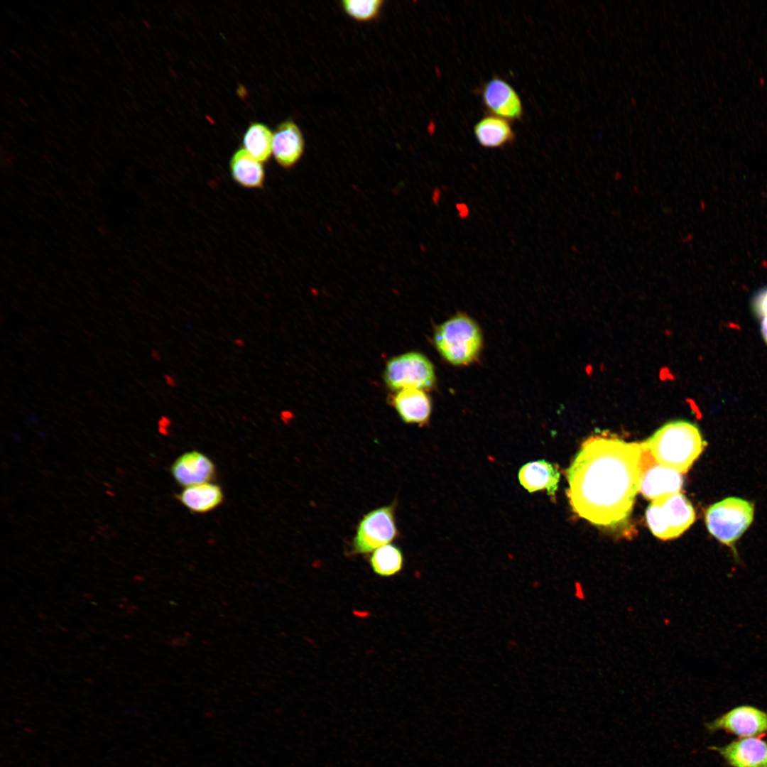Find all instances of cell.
<instances>
[{
	"mask_svg": "<svg viewBox=\"0 0 767 767\" xmlns=\"http://www.w3.org/2000/svg\"><path fill=\"white\" fill-rule=\"evenodd\" d=\"M641 474V443L592 436L583 442L566 471L570 504L593 524L619 526L631 513Z\"/></svg>",
	"mask_w": 767,
	"mask_h": 767,
	"instance_id": "6da1fadb",
	"label": "cell"
},
{
	"mask_svg": "<svg viewBox=\"0 0 767 767\" xmlns=\"http://www.w3.org/2000/svg\"><path fill=\"white\" fill-rule=\"evenodd\" d=\"M642 442L658 464L680 474L689 470L706 445L698 428L684 420L665 424Z\"/></svg>",
	"mask_w": 767,
	"mask_h": 767,
	"instance_id": "7a4b0ae2",
	"label": "cell"
},
{
	"mask_svg": "<svg viewBox=\"0 0 767 767\" xmlns=\"http://www.w3.org/2000/svg\"><path fill=\"white\" fill-rule=\"evenodd\" d=\"M433 340L441 357L459 366L476 361L483 345L480 327L465 314L454 315L440 325L434 332Z\"/></svg>",
	"mask_w": 767,
	"mask_h": 767,
	"instance_id": "3957f363",
	"label": "cell"
},
{
	"mask_svg": "<svg viewBox=\"0 0 767 767\" xmlns=\"http://www.w3.org/2000/svg\"><path fill=\"white\" fill-rule=\"evenodd\" d=\"M646 518L655 536L668 540L687 530L695 521V513L690 501L678 493L652 501L646 509Z\"/></svg>",
	"mask_w": 767,
	"mask_h": 767,
	"instance_id": "277c9868",
	"label": "cell"
},
{
	"mask_svg": "<svg viewBox=\"0 0 767 767\" xmlns=\"http://www.w3.org/2000/svg\"><path fill=\"white\" fill-rule=\"evenodd\" d=\"M754 513L750 502L729 497L708 508L705 523L710 534L722 544L732 546L751 525Z\"/></svg>",
	"mask_w": 767,
	"mask_h": 767,
	"instance_id": "5b68a950",
	"label": "cell"
},
{
	"mask_svg": "<svg viewBox=\"0 0 767 767\" xmlns=\"http://www.w3.org/2000/svg\"><path fill=\"white\" fill-rule=\"evenodd\" d=\"M387 386L393 390L431 388L435 383V369L423 354L411 352L391 359L384 374Z\"/></svg>",
	"mask_w": 767,
	"mask_h": 767,
	"instance_id": "8992f818",
	"label": "cell"
},
{
	"mask_svg": "<svg viewBox=\"0 0 767 767\" xmlns=\"http://www.w3.org/2000/svg\"><path fill=\"white\" fill-rule=\"evenodd\" d=\"M396 503L374 509L359 521L352 543V555L367 554L390 543L398 535Z\"/></svg>",
	"mask_w": 767,
	"mask_h": 767,
	"instance_id": "52a82bcc",
	"label": "cell"
},
{
	"mask_svg": "<svg viewBox=\"0 0 767 767\" xmlns=\"http://www.w3.org/2000/svg\"><path fill=\"white\" fill-rule=\"evenodd\" d=\"M641 445V474L639 491L652 501L680 493L683 485L682 474L658 464L648 448Z\"/></svg>",
	"mask_w": 767,
	"mask_h": 767,
	"instance_id": "ba28073f",
	"label": "cell"
},
{
	"mask_svg": "<svg viewBox=\"0 0 767 767\" xmlns=\"http://www.w3.org/2000/svg\"><path fill=\"white\" fill-rule=\"evenodd\" d=\"M711 733L724 730L740 738L767 734V712L751 705L736 707L714 720L705 724Z\"/></svg>",
	"mask_w": 767,
	"mask_h": 767,
	"instance_id": "9c48e42d",
	"label": "cell"
},
{
	"mask_svg": "<svg viewBox=\"0 0 767 767\" xmlns=\"http://www.w3.org/2000/svg\"><path fill=\"white\" fill-rule=\"evenodd\" d=\"M483 103L488 111L506 120L520 119L523 105L516 90L502 79L488 81L482 90Z\"/></svg>",
	"mask_w": 767,
	"mask_h": 767,
	"instance_id": "30bf717a",
	"label": "cell"
},
{
	"mask_svg": "<svg viewBox=\"0 0 767 767\" xmlns=\"http://www.w3.org/2000/svg\"><path fill=\"white\" fill-rule=\"evenodd\" d=\"M215 471L214 462L206 455L197 450L182 454L170 467L173 477L183 487L211 482Z\"/></svg>",
	"mask_w": 767,
	"mask_h": 767,
	"instance_id": "8fae6325",
	"label": "cell"
},
{
	"mask_svg": "<svg viewBox=\"0 0 767 767\" xmlns=\"http://www.w3.org/2000/svg\"><path fill=\"white\" fill-rule=\"evenodd\" d=\"M709 749L717 751L732 767H767V742L759 738H741Z\"/></svg>",
	"mask_w": 767,
	"mask_h": 767,
	"instance_id": "7c38bea8",
	"label": "cell"
},
{
	"mask_svg": "<svg viewBox=\"0 0 767 767\" xmlns=\"http://www.w3.org/2000/svg\"><path fill=\"white\" fill-rule=\"evenodd\" d=\"M305 147L299 127L292 121H285L273 134L272 154L279 165L290 168L300 159Z\"/></svg>",
	"mask_w": 767,
	"mask_h": 767,
	"instance_id": "4fadbf2b",
	"label": "cell"
},
{
	"mask_svg": "<svg viewBox=\"0 0 767 767\" xmlns=\"http://www.w3.org/2000/svg\"><path fill=\"white\" fill-rule=\"evenodd\" d=\"M393 405L399 416L406 423L425 425L429 420L432 405L424 390L406 388L393 397Z\"/></svg>",
	"mask_w": 767,
	"mask_h": 767,
	"instance_id": "5bb4252c",
	"label": "cell"
},
{
	"mask_svg": "<svg viewBox=\"0 0 767 767\" xmlns=\"http://www.w3.org/2000/svg\"><path fill=\"white\" fill-rule=\"evenodd\" d=\"M520 484L529 492L545 490L555 497L560 480V472L550 462L540 459L528 462L518 472Z\"/></svg>",
	"mask_w": 767,
	"mask_h": 767,
	"instance_id": "9a60e30c",
	"label": "cell"
},
{
	"mask_svg": "<svg viewBox=\"0 0 767 767\" xmlns=\"http://www.w3.org/2000/svg\"><path fill=\"white\" fill-rule=\"evenodd\" d=\"M176 498L190 511L205 513L223 502L224 493L219 485L210 482L184 487Z\"/></svg>",
	"mask_w": 767,
	"mask_h": 767,
	"instance_id": "2e32d148",
	"label": "cell"
},
{
	"mask_svg": "<svg viewBox=\"0 0 767 767\" xmlns=\"http://www.w3.org/2000/svg\"><path fill=\"white\" fill-rule=\"evenodd\" d=\"M229 170L234 181L242 187L260 189L264 185L266 174L262 163L244 148L234 153L229 161Z\"/></svg>",
	"mask_w": 767,
	"mask_h": 767,
	"instance_id": "e0dca14e",
	"label": "cell"
},
{
	"mask_svg": "<svg viewBox=\"0 0 767 767\" xmlns=\"http://www.w3.org/2000/svg\"><path fill=\"white\" fill-rule=\"evenodd\" d=\"M474 133L478 143L487 148L504 147L515 138L508 121L496 116L482 119L474 126Z\"/></svg>",
	"mask_w": 767,
	"mask_h": 767,
	"instance_id": "ac0fdd59",
	"label": "cell"
},
{
	"mask_svg": "<svg viewBox=\"0 0 767 767\" xmlns=\"http://www.w3.org/2000/svg\"><path fill=\"white\" fill-rule=\"evenodd\" d=\"M273 134L262 124H251L244 136V149L259 162H267L272 154Z\"/></svg>",
	"mask_w": 767,
	"mask_h": 767,
	"instance_id": "d6986e66",
	"label": "cell"
},
{
	"mask_svg": "<svg viewBox=\"0 0 767 767\" xmlns=\"http://www.w3.org/2000/svg\"><path fill=\"white\" fill-rule=\"evenodd\" d=\"M372 570L381 577H391L403 568V555L394 544H386L373 551L370 557Z\"/></svg>",
	"mask_w": 767,
	"mask_h": 767,
	"instance_id": "ffe728a7",
	"label": "cell"
},
{
	"mask_svg": "<svg viewBox=\"0 0 767 767\" xmlns=\"http://www.w3.org/2000/svg\"><path fill=\"white\" fill-rule=\"evenodd\" d=\"M383 1L379 0H344L342 7L354 19L361 21L371 20L379 13Z\"/></svg>",
	"mask_w": 767,
	"mask_h": 767,
	"instance_id": "44dd1931",
	"label": "cell"
},
{
	"mask_svg": "<svg viewBox=\"0 0 767 767\" xmlns=\"http://www.w3.org/2000/svg\"><path fill=\"white\" fill-rule=\"evenodd\" d=\"M753 307L761 318L767 316V288L756 294L753 300Z\"/></svg>",
	"mask_w": 767,
	"mask_h": 767,
	"instance_id": "7402d4cb",
	"label": "cell"
},
{
	"mask_svg": "<svg viewBox=\"0 0 767 767\" xmlns=\"http://www.w3.org/2000/svg\"><path fill=\"white\" fill-rule=\"evenodd\" d=\"M170 418L165 415L161 416L158 421L159 431L163 434L168 433V427L170 425Z\"/></svg>",
	"mask_w": 767,
	"mask_h": 767,
	"instance_id": "603a6c76",
	"label": "cell"
},
{
	"mask_svg": "<svg viewBox=\"0 0 767 767\" xmlns=\"http://www.w3.org/2000/svg\"><path fill=\"white\" fill-rule=\"evenodd\" d=\"M163 379L165 383L170 387L174 388L177 385V381L174 376L170 374H164Z\"/></svg>",
	"mask_w": 767,
	"mask_h": 767,
	"instance_id": "cb8c5ba5",
	"label": "cell"
},
{
	"mask_svg": "<svg viewBox=\"0 0 767 767\" xmlns=\"http://www.w3.org/2000/svg\"><path fill=\"white\" fill-rule=\"evenodd\" d=\"M761 333L767 344V316L761 317Z\"/></svg>",
	"mask_w": 767,
	"mask_h": 767,
	"instance_id": "d4e9b609",
	"label": "cell"
},
{
	"mask_svg": "<svg viewBox=\"0 0 767 767\" xmlns=\"http://www.w3.org/2000/svg\"><path fill=\"white\" fill-rule=\"evenodd\" d=\"M151 356L152 359H153L154 360H156V361H161V353H160V352H158V350H156V349H152V350H151Z\"/></svg>",
	"mask_w": 767,
	"mask_h": 767,
	"instance_id": "484cf974",
	"label": "cell"
},
{
	"mask_svg": "<svg viewBox=\"0 0 767 767\" xmlns=\"http://www.w3.org/2000/svg\"><path fill=\"white\" fill-rule=\"evenodd\" d=\"M234 344L238 347H243L245 346V342L241 338H236L234 339Z\"/></svg>",
	"mask_w": 767,
	"mask_h": 767,
	"instance_id": "4316f807",
	"label": "cell"
}]
</instances>
